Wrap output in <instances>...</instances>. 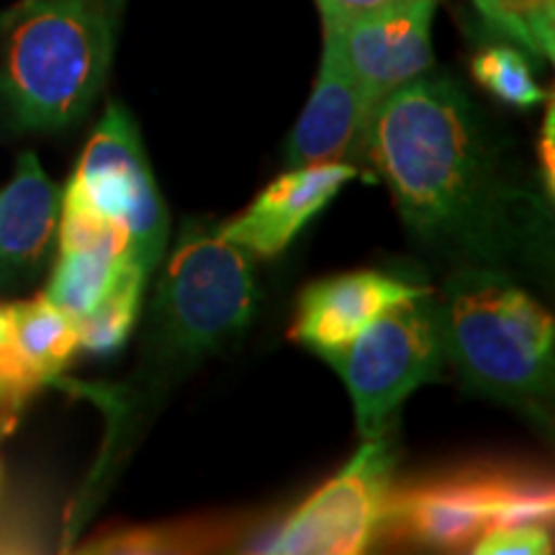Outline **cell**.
I'll use <instances>...</instances> for the list:
<instances>
[{"label": "cell", "mask_w": 555, "mask_h": 555, "mask_svg": "<svg viewBox=\"0 0 555 555\" xmlns=\"http://www.w3.org/2000/svg\"><path fill=\"white\" fill-rule=\"evenodd\" d=\"M373 111L376 106L347 73L335 47L324 41L314 90L288 139L286 159L291 168L345 163L347 157L363 155Z\"/></svg>", "instance_id": "cell-12"}, {"label": "cell", "mask_w": 555, "mask_h": 555, "mask_svg": "<svg viewBox=\"0 0 555 555\" xmlns=\"http://www.w3.org/2000/svg\"><path fill=\"white\" fill-rule=\"evenodd\" d=\"M253 262L217 224L185 221L152 309L159 360L193 363L237 339L255 314Z\"/></svg>", "instance_id": "cell-4"}, {"label": "cell", "mask_w": 555, "mask_h": 555, "mask_svg": "<svg viewBox=\"0 0 555 555\" xmlns=\"http://www.w3.org/2000/svg\"><path fill=\"white\" fill-rule=\"evenodd\" d=\"M62 204L88 208L127 229L134 260L147 273L163 258L168 211L152 178L137 124L119 103H111L95 127Z\"/></svg>", "instance_id": "cell-7"}, {"label": "cell", "mask_w": 555, "mask_h": 555, "mask_svg": "<svg viewBox=\"0 0 555 555\" xmlns=\"http://www.w3.org/2000/svg\"><path fill=\"white\" fill-rule=\"evenodd\" d=\"M62 196L41 170L34 152H24L13 180L0 193V291L26 286L47 268L57 240Z\"/></svg>", "instance_id": "cell-13"}, {"label": "cell", "mask_w": 555, "mask_h": 555, "mask_svg": "<svg viewBox=\"0 0 555 555\" xmlns=\"http://www.w3.org/2000/svg\"><path fill=\"white\" fill-rule=\"evenodd\" d=\"M11 332V307H0V343L9 337Z\"/></svg>", "instance_id": "cell-22"}, {"label": "cell", "mask_w": 555, "mask_h": 555, "mask_svg": "<svg viewBox=\"0 0 555 555\" xmlns=\"http://www.w3.org/2000/svg\"><path fill=\"white\" fill-rule=\"evenodd\" d=\"M474 553H547L551 535L545 525H496L476 540Z\"/></svg>", "instance_id": "cell-18"}, {"label": "cell", "mask_w": 555, "mask_h": 555, "mask_svg": "<svg viewBox=\"0 0 555 555\" xmlns=\"http://www.w3.org/2000/svg\"><path fill=\"white\" fill-rule=\"evenodd\" d=\"M470 73L478 86L515 108H532L545 101V90L538 86L530 62L515 47H486L470 60Z\"/></svg>", "instance_id": "cell-17"}, {"label": "cell", "mask_w": 555, "mask_h": 555, "mask_svg": "<svg viewBox=\"0 0 555 555\" xmlns=\"http://www.w3.org/2000/svg\"><path fill=\"white\" fill-rule=\"evenodd\" d=\"M446 358L476 391L535 406L553 378V319L509 278L466 268L437 304Z\"/></svg>", "instance_id": "cell-3"}, {"label": "cell", "mask_w": 555, "mask_h": 555, "mask_svg": "<svg viewBox=\"0 0 555 555\" xmlns=\"http://www.w3.org/2000/svg\"><path fill=\"white\" fill-rule=\"evenodd\" d=\"M437 0H409L371 16L324 24V41L335 47L347 73L378 106L393 90L433 67V18Z\"/></svg>", "instance_id": "cell-9"}, {"label": "cell", "mask_w": 555, "mask_h": 555, "mask_svg": "<svg viewBox=\"0 0 555 555\" xmlns=\"http://www.w3.org/2000/svg\"><path fill=\"white\" fill-rule=\"evenodd\" d=\"M474 3H476V9L483 13V18L491 24V21H494V13H496V0H474Z\"/></svg>", "instance_id": "cell-21"}, {"label": "cell", "mask_w": 555, "mask_h": 555, "mask_svg": "<svg viewBox=\"0 0 555 555\" xmlns=\"http://www.w3.org/2000/svg\"><path fill=\"white\" fill-rule=\"evenodd\" d=\"M543 134V165L547 170V189H553V108L547 111Z\"/></svg>", "instance_id": "cell-20"}, {"label": "cell", "mask_w": 555, "mask_h": 555, "mask_svg": "<svg viewBox=\"0 0 555 555\" xmlns=\"http://www.w3.org/2000/svg\"><path fill=\"white\" fill-rule=\"evenodd\" d=\"M144 281H147V270L137 262H127L121 268L119 278L103 296V301L78 322L80 347L95 352V356H111L127 343L137 322Z\"/></svg>", "instance_id": "cell-16"}, {"label": "cell", "mask_w": 555, "mask_h": 555, "mask_svg": "<svg viewBox=\"0 0 555 555\" xmlns=\"http://www.w3.org/2000/svg\"><path fill=\"white\" fill-rule=\"evenodd\" d=\"M11 332L0 343V406L18 409L65 371L80 347L78 322L47 296L9 304Z\"/></svg>", "instance_id": "cell-14"}, {"label": "cell", "mask_w": 555, "mask_h": 555, "mask_svg": "<svg viewBox=\"0 0 555 555\" xmlns=\"http://www.w3.org/2000/svg\"><path fill=\"white\" fill-rule=\"evenodd\" d=\"M429 296L420 294L388 307L332 360L350 391L363 437L384 433L409 393L440 378L448 358L437 304Z\"/></svg>", "instance_id": "cell-6"}, {"label": "cell", "mask_w": 555, "mask_h": 555, "mask_svg": "<svg viewBox=\"0 0 555 555\" xmlns=\"http://www.w3.org/2000/svg\"><path fill=\"white\" fill-rule=\"evenodd\" d=\"M124 0H18L0 16V99L18 129L78 124L106 82Z\"/></svg>", "instance_id": "cell-2"}, {"label": "cell", "mask_w": 555, "mask_h": 555, "mask_svg": "<svg viewBox=\"0 0 555 555\" xmlns=\"http://www.w3.org/2000/svg\"><path fill=\"white\" fill-rule=\"evenodd\" d=\"M363 157L409 232L446 253L494 258L530 227V198L502 172L476 108L448 78L422 75L373 111Z\"/></svg>", "instance_id": "cell-1"}, {"label": "cell", "mask_w": 555, "mask_h": 555, "mask_svg": "<svg viewBox=\"0 0 555 555\" xmlns=\"http://www.w3.org/2000/svg\"><path fill=\"white\" fill-rule=\"evenodd\" d=\"M358 176L356 165L319 163L275 178L245 214L219 224V232L245 253L275 258L304 227Z\"/></svg>", "instance_id": "cell-11"}, {"label": "cell", "mask_w": 555, "mask_h": 555, "mask_svg": "<svg viewBox=\"0 0 555 555\" xmlns=\"http://www.w3.org/2000/svg\"><path fill=\"white\" fill-rule=\"evenodd\" d=\"M324 24H343V21L363 18L371 13L397 9L409 0H317Z\"/></svg>", "instance_id": "cell-19"}, {"label": "cell", "mask_w": 555, "mask_h": 555, "mask_svg": "<svg viewBox=\"0 0 555 555\" xmlns=\"http://www.w3.org/2000/svg\"><path fill=\"white\" fill-rule=\"evenodd\" d=\"M397 470V446L386 433L365 437L339 474L286 519L268 553L356 555L380 535L388 491Z\"/></svg>", "instance_id": "cell-8"}, {"label": "cell", "mask_w": 555, "mask_h": 555, "mask_svg": "<svg viewBox=\"0 0 555 555\" xmlns=\"http://www.w3.org/2000/svg\"><path fill=\"white\" fill-rule=\"evenodd\" d=\"M420 294L433 291L378 270H358L311 283L298 298L291 337L309 345L332 363L388 307Z\"/></svg>", "instance_id": "cell-10"}, {"label": "cell", "mask_w": 555, "mask_h": 555, "mask_svg": "<svg viewBox=\"0 0 555 555\" xmlns=\"http://www.w3.org/2000/svg\"><path fill=\"white\" fill-rule=\"evenodd\" d=\"M127 262L131 260H119L114 255L93 253V249H60L47 298L75 322H80L103 301Z\"/></svg>", "instance_id": "cell-15"}, {"label": "cell", "mask_w": 555, "mask_h": 555, "mask_svg": "<svg viewBox=\"0 0 555 555\" xmlns=\"http://www.w3.org/2000/svg\"><path fill=\"white\" fill-rule=\"evenodd\" d=\"M553 486L512 470H463L388 491L380 532L414 545L461 551L496 525H551Z\"/></svg>", "instance_id": "cell-5"}]
</instances>
